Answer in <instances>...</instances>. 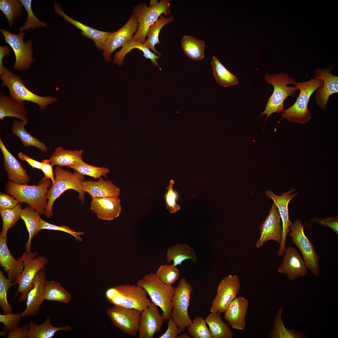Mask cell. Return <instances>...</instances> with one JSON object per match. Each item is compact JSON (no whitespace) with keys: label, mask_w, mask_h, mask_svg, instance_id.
I'll list each match as a JSON object with an SVG mask.
<instances>
[{"label":"cell","mask_w":338,"mask_h":338,"mask_svg":"<svg viewBox=\"0 0 338 338\" xmlns=\"http://www.w3.org/2000/svg\"><path fill=\"white\" fill-rule=\"evenodd\" d=\"M0 264L8 275V278L14 282L22 272V261L16 259L11 253L7 243V238L0 237Z\"/></svg>","instance_id":"obj_26"},{"label":"cell","mask_w":338,"mask_h":338,"mask_svg":"<svg viewBox=\"0 0 338 338\" xmlns=\"http://www.w3.org/2000/svg\"><path fill=\"white\" fill-rule=\"evenodd\" d=\"M45 300L69 303L71 300L70 294L58 282L47 281L44 288Z\"/></svg>","instance_id":"obj_40"},{"label":"cell","mask_w":338,"mask_h":338,"mask_svg":"<svg viewBox=\"0 0 338 338\" xmlns=\"http://www.w3.org/2000/svg\"><path fill=\"white\" fill-rule=\"evenodd\" d=\"M13 285V283L6 279L0 270V306L4 314L13 313L12 306L7 300V294L9 288Z\"/></svg>","instance_id":"obj_46"},{"label":"cell","mask_w":338,"mask_h":338,"mask_svg":"<svg viewBox=\"0 0 338 338\" xmlns=\"http://www.w3.org/2000/svg\"><path fill=\"white\" fill-rule=\"evenodd\" d=\"M51 182L50 179L44 177L37 185L18 184L9 180L5 185V190L19 203H27L40 214L43 215L48 202L46 194Z\"/></svg>","instance_id":"obj_1"},{"label":"cell","mask_w":338,"mask_h":338,"mask_svg":"<svg viewBox=\"0 0 338 338\" xmlns=\"http://www.w3.org/2000/svg\"><path fill=\"white\" fill-rule=\"evenodd\" d=\"M168 320L166 330L159 338H177L178 334L181 332L171 316Z\"/></svg>","instance_id":"obj_53"},{"label":"cell","mask_w":338,"mask_h":338,"mask_svg":"<svg viewBox=\"0 0 338 338\" xmlns=\"http://www.w3.org/2000/svg\"><path fill=\"white\" fill-rule=\"evenodd\" d=\"M156 274L165 284L172 285L178 279L180 273L176 267L172 264L161 265Z\"/></svg>","instance_id":"obj_45"},{"label":"cell","mask_w":338,"mask_h":338,"mask_svg":"<svg viewBox=\"0 0 338 338\" xmlns=\"http://www.w3.org/2000/svg\"><path fill=\"white\" fill-rule=\"evenodd\" d=\"M295 189L292 188L287 192L277 195L271 190L265 192L266 196L271 198L277 207L282 221V236L280 247L278 253L279 256L284 254L287 236L290 231L289 227L292 223L289 218L288 205L290 201L298 194V192L293 193Z\"/></svg>","instance_id":"obj_16"},{"label":"cell","mask_w":338,"mask_h":338,"mask_svg":"<svg viewBox=\"0 0 338 338\" xmlns=\"http://www.w3.org/2000/svg\"><path fill=\"white\" fill-rule=\"evenodd\" d=\"M25 125L22 121L14 120L12 124V132L21 140L25 146H32L38 148L43 153L48 151V149L45 144L33 136L24 128Z\"/></svg>","instance_id":"obj_38"},{"label":"cell","mask_w":338,"mask_h":338,"mask_svg":"<svg viewBox=\"0 0 338 338\" xmlns=\"http://www.w3.org/2000/svg\"><path fill=\"white\" fill-rule=\"evenodd\" d=\"M40 213L33 210L30 206L22 209L20 216L25 222L29 234L28 240L26 243L25 253L31 252V243L33 237L40 230L39 227L41 219Z\"/></svg>","instance_id":"obj_32"},{"label":"cell","mask_w":338,"mask_h":338,"mask_svg":"<svg viewBox=\"0 0 338 338\" xmlns=\"http://www.w3.org/2000/svg\"><path fill=\"white\" fill-rule=\"evenodd\" d=\"M218 313H211L205 319L209 326L212 338H231L233 332L222 320Z\"/></svg>","instance_id":"obj_36"},{"label":"cell","mask_w":338,"mask_h":338,"mask_svg":"<svg viewBox=\"0 0 338 338\" xmlns=\"http://www.w3.org/2000/svg\"><path fill=\"white\" fill-rule=\"evenodd\" d=\"M27 12L26 21L19 28L20 31L30 29L42 28L47 26V23L40 20L33 13L32 8V0H19Z\"/></svg>","instance_id":"obj_43"},{"label":"cell","mask_w":338,"mask_h":338,"mask_svg":"<svg viewBox=\"0 0 338 338\" xmlns=\"http://www.w3.org/2000/svg\"><path fill=\"white\" fill-rule=\"evenodd\" d=\"M18 156L20 159L23 161H26L32 168L41 169L42 166L41 162L35 160L22 152L19 153Z\"/></svg>","instance_id":"obj_56"},{"label":"cell","mask_w":338,"mask_h":338,"mask_svg":"<svg viewBox=\"0 0 338 338\" xmlns=\"http://www.w3.org/2000/svg\"><path fill=\"white\" fill-rule=\"evenodd\" d=\"M41 162L42 166L41 170L44 174V177L50 179L52 182V184H53L54 182V177L53 166L49 161L48 159L42 160Z\"/></svg>","instance_id":"obj_55"},{"label":"cell","mask_w":338,"mask_h":338,"mask_svg":"<svg viewBox=\"0 0 338 338\" xmlns=\"http://www.w3.org/2000/svg\"><path fill=\"white\" fill-rule=\"evenodd\" d=\"M265 79L266 82L272 84L274 88L273 92L269 99L265 110L261 113V116L267 115L266 120L272 114L283 112L284 110V100L289 96H294L298 89L295 87L287 86L289 84H293L296 81L287 74H266L265 75Z\"/></svg>","instance_id":"obj_7"},{"label":"cell","mask_w":338,"mask_h":338,"mask_svg":"<svg viewBox=\"0 0 338 338\" xmlns=\"http://www.w3.org/2000/svg\"><path fill=\"white\" fill-rule=\"evenodd\" d=\"M27 108L24 102H18L2 91L0 94V119L3 120L6 117L17 118L27 125L28 121Z\"/></svg>","instance_id":"obj_27"},{"label":"cell","mask_w":338,"mask_h":338,"mask_svg":"<svg viewBox=\"0 0 338 338\" xmlns=\"http://www.w3.org/2000/svg\"><path fill=\"white\" fill-rule=\"evenodd\" d=\"M248 308L247 299L243 296L237 297L224 312V318L233 329L245 331Z\"/></svg>","instance_id":"obj_22"},{"label":"cell","mask_w":338,"mask_h":338,"mask_svg":"<svg viewBox=\"0 0 338 338\" xmlns=\"http://www.w3.org/2000/svg\"><path fill=\"white\" fill-rule=\"evenodd\" d=\"M280 219L277 207L273 203L267 217L259 227L260 237L256 244L257 248L270 240L275 241L280 244L282 236V227L280 224Z\"/></svg>","instance_id":"obj_17"},{"label":"cell","mask_w":338,"mask_h":338,"mask_svg":"<svg viewBox=\"0 0 338 338\" xmlns=\"http://www.w3.org/2000/svg\"><path fill=\"white\" fill-rule=\"evenodd\" d=\"M181 44L182 50L188 57L196 61L203 59L205 47L204 41L185 35L182 38Z\"/></svg>","instance_id":"obj_35"},{"label":"cell","mask_w":338,"mask_h":338,"mask_svg":"<svg viewBox=\"0 0 338 338\" xmlns=\"http://www.w3.org/2000/svg\"><path fill=\"white\" fill-rule=\"evenodd\" d=\"M284 254L283 261L278 268V272L285 274L292 281L299 277H305L307 273L308 269L298 251L290 246L285 248Z\"/></svg>","instance_id":"obj_19"},{"label":"cell","mask_w":338,"mask_h":338,"mask_svg":"<svg viewBox=\"0 0 338 338\" xmlns=\"http://www.w3.org/2000/svg\"><path fill=\"white\" fill-rule=\"evenodd\" d=\"M211 64L214 78L219 85L227 87L238 84L237 77L225 68L216 56L213 57Z\"/></svg>","instance_id":"obj_39"},{"label":"cell","mask_w":338,"mask_h":338,"mask_svg":"<svg viewBox=\"0 0 338 338\" xmlns=\"http://www.w3.org/2000/svg\"><path fill=\"white\" fill-rule=\"evenodd\" d=\"M289 235L300 251L307 269L316 277L320 275V257L315 252L312 243L305 235L304 226L300 218L289 227Z\"/></svg>","instance_id":"obj_10"},{"label":"cell","mask_w":338,"mask_h":338,"mask_svg":"<svg viewBox=\"0 0 338 338\" xmlns=\"http://www.w3.org/2000/svg\"><path fill=\"white\" fill-rule=\"evenodd\" d=\"M0 31L4 37V42L11 47L14 52L15 61L13 69L21 71L30 68L34 61L33 41L29 39L24 42L26 32L20 31L15 34L3 28L0 29Z\"/></svg>","instance_id":"obj_12"},{"label":"cell","mask_w":338,"mask_h":338,"mask_svg":"<svg viewBox=\"0 0 338 338\" xmlns=\"http://www.w3.org/2000/svg\"><path fill=\"white\" fill-rule=\"evenodd\" d=\"M191 337L189 335H188L187 333H183L180 336L177 337V338H189Z\"/></svg>","instance_id":"obj_58"},{"label":"cell","mask_w":338,"mask_h":338,"mask_svg":"<svg viewBox=\"0 0 338 338\" xmlns=\"http://www.w3.org/2000/svg\"><path fill=\"white\" fill-rule=\"evenodd\" d=\"M98 181H84L82 185L84 190L92 198L118 197L120 190L110 180H104L101 177Z\"/></svg>","instance_id":"obj_28"},{"label":"cell","mask_w":338,"mask_h":338,"mask_svg":"<svg viewBox=\"0 0 338 338\" xmlns=\"http://www.w3.org/2000/svg\"><path fill=\"white\" fill-rule=\"evenodd\" d=\"M90 209L99 218L112 220L121 212L120 200L118 197L92 198Z\"/></svg>","instance_id":"obj_24"},{"label":"cell","mask_w":338,"mask_h":338,"mask_svg":"<svg viewBox=\"0 0 338 338\" xmlns=\"http://www.w3.org/2000/svg\"><path fill=\"white\" fill-rule=\"evenodd\" d=\"M21 314L13 313L0 315V322L4 327L3 330L0 332L1 336H6L8 333L18 327L20 324Z\"/></svg>","instance_id":"obj_48"},{"label":"cell","mask_w":338,"mask_h":338,"mask_svg":"<svg viewBox=\"0 0 338 338\" xmlns=\"http://www.w3.org/2000/svg\"><path fill=\"white\" fill-rule=\"evenodd\" d=\"M240 281L236 275L224 277L219 283L210 311L221 314L224 312L237 297L240 288Z\"/></svg>","instance_id":"obj_14"},{"label":"cell","mask_w":338,"mask_h":338,"mask_svg":"<svg viewBox=\"0 0 338 338\" xmlns=\"http://www.w3.org/2000/svg\"><path fill=\"white\" fill-rule=\"evenodd\" d=\"M158 306L152 302L141 312L139 338H152L160 330L164 320Z\"/></svg>","instance_id":"obj_21"},{"label":"cell","mask_w":338,"mask_h":338,"mask_svg":"<svg viewBox=\"0 0 338 338\" xmlns=\"http://www.w3.org/2000/svg\"><path fill=\"white\" fill-rule=\"evenodd\" d=\"M23 6L19 0H0V10L7 18L9 26H12L21 16Z\"/></svg>","instance_id":"obj_41"},{"label":"cell","mask_w":338,"mask_h":338,"mask_svg":"<svg viewBox=\"0 0 338 338\" xmlns=\"http://www.w3.org/2000/svg\"><path fill=\"white\" fill-rule=\"evenodd\" d=\"M323 83L322 79L317 78L302 82H295L293 84L300 90V94L294 103L283 111V118L300 124L309 122L312 118L311 113L307 108L310 98Z\"/></svg>","instance_id":"obj_4"},{"label":"cell","mask_w":338,"mask_h":338,"mask_svg":"<svg viewBox=\"0 0 338 338\" xmlns=\"http://www.w3.org/2000/svg\"><path fill=\"white\" fill-rule=\"evenodd\" d=\"M334 65L327 69H321L317 68L314 72L315 78L322 79L323 83L316 90L315 100L316 104L323 110H325L329 97L338 92V76L333 75L332 70Z\"/></svg>","instance_id":"obj_20"},{"label":"cell","mask_w":338,"mask_h":338,"mask_svg":"<svg viewBox=\"0 0 338 338\" xmlns=\"http://www.w3.org/2000/svg\"><path fill=\"white\" fill-rule=\"evenodd\" d=\"M0 148L3 157V166L10 181L15 183L27 185L30 178L20 162L7 149L1 138Z\"/></svg>","instance_id":"obj_23"},{"label":"cell","mask_w":338,"mask_h":338,"mask_svg":"<svg viewBox=\"0 0 338 338\" xmlns=\"http://www.w3.org/2000/svg\"><path fill=\"white\" fill-rule=\"evenodd\" d=\"M147 294L143 288L136 284H126L108 289L105 295L114 305L135 309L141 312L152 303Z\"/></svg>","instance_id":"obj_5"},{"label":"cell","mask_w":338,"mask_h":338,"mask_svg":"<svg viewBox=\"0 0 338 338\" xmlns=\"http://www.w3.org/2000/svg\"><path fill=\"white\" fill-rule=\"evenodd\" d=\"M19 203L14 197L0 192V210L13 208Z\"/></svg>","instance_id":"obj_52"},{"label":"cell","mask_w":338,"mask_h":338,"mask_svg":"<svg viewBox=\"0 0 338 338\" xmlns=\"http://www.w3.org/2000/svg\"><path fill=\"white\" fill-rule=\"evenodd\" d=\"M82 150H65L62 147L56 148L49 160L52 165L60 166H70L82 164L84 162L82 158Z\"/></svg>","instance_id":"obj_30"},{"label":"cell","mask_w":338,"mask_h":338,"mask_svg":"<svg viewBox=\"0 0 338 338\" xmlns=\"http://www.w3.org/2000/svg\"><path fill=\"white\" fill-rule=\"evenodd\" d=\"M167 262L173 261L174 266L181 265L186 259H190L193 262L197 260L196 254L193 248L187 244L177 243L169 248L166 254Z\"/></svg>","instance_id":"obj_34"},{"label":"cell","mask_w":338,"mask_h":338,"mask_svg":"<svg viewBox=\"0 0 338 338\" xmlns=\"http://www.w3.org/2000/svg\"><path fill=\"white\" fill-rule=\"evenodd\" d=\"M54 173V182L46 194L48 202L44 214L48 218L53 215L52 207L55 201L65 191L72 189L77 191L79 194L78 197L82 204L84 202L86 192L82 183L84 179V175L76 171L72 173L59 166L55 167Z\"/></svg>","instance_id":"obj_2"},{"label":"cell","mask_w":338,"mask_h":338,"mask_svg":"<svg viewBox=\"0 0 338 338\" xmlns=\"http://www.w3.org/2000/svg\"><path fill=\"white\" fill-rule=\"evenodd\" d=\"M0 79L2 81V85L8 88L10 96L17 102H31L38 105L40 109L43 110L46 108L48 105L58 100L54 96H42L34 93L25 86L20 76L13 73L4 66L2 73L0 74Z\"/></svg>","instance_id":"obj_6"},{"label":"cell","mask_w":338,"mask_h":338,"mask_svg":"<svg viewBox=\"0 0 338 338\" xmlns=\"http://www.w3.org/2000/svg\"><path fill=\"white\" fill-rule=\"evenodd\" d=\"M37 254L36 252H24L18 259L23 262L24 268L13 284L14 285H18L15 296L20 294L19 302L26 301L28 293L33 287V282L34 277L40 270L45 268L47 263V259L44 256L35 258Z\"/></svg>","instance_id":"obj_9"},{"label":"cell","mask_w":338,"mask_h":338,"mask_svg":"<svg viewBox=\"0 0 338 338\" xmlns=\"http://www.w3.org/2000/svg\"><path fill=\"white\" fill-rule=\"evenodd\" d=\"M136 285L143 288L152 302L161 308L164 320H168L173 309L172 299L175 288L165 284L156 274L152 273L144 275L137 282Z\"/></svg>","instance_id":"obj_3"},{"label":"cell","mask_w":338,"mask_h":338,"mask_svg":"<svg viewBox=\"0 0 338 338\" xmlns=\"http://www.w3.org/2000/svg\"><path fill=\"white\" fill-rule=\"evenodd\" d=\"M29 326L24 324L10 331L8 334L7 338H28V332Z\"/></svg>","instance_id":"obj_54"},{"label":"cell","mask_w":338,"mask_h":338,"mask_svg":"<svg viewBox=\"0 0 338 338\" xmlns=\"http://www.w3.org/2000/svg\"><path fill=\"white\" fill-rule=\"evenodd\" d=\"M284 310L280 306L274 319L272 329L269 332V338H306L304 332L300 330L289 329L285 327L282 316Z\"/></svg>","instance_id":"obj_33"},{"label":"cell","mask_w":338,"mask_h":338,"mask_svg":"<svg viewBox=\"0 0 338 338\" xmlns=\"http://www.w3.org/2000/svg\"><path fill=\"white\" fill-rule=\"evenodd\" d=\"M112 324L124 333L135 337L138 332L141 312L139 310L114 305L107 310Z\"/></svg>","instance_id":"obj_13"},{"label":"cell","mask_w":338,"mask_h":338,"mask_svg":"<svg viewBox=\"0 0 338 338\" xmlns=\"http://www.w3.org/2000/svg\"><path fill=\"white\" fill-rule=\"evenodd\" d=\"M193 290L192 285L184 278L180 280L175 288L171 316L181 332H184L192 321L188 315V308Z\"/></svg>","instance_id":"obj_11"},{"label":"cell","mask_w":338,"mask_h":338,"mask_svg":"<svg viewBox=\"0 0 338 338\" xmlns=\"http://www.w3.org/2000/svg\"><path fill=\"white\" fill-rule=\"evenodd\" d=\"M10 52V50L8 46H0V74L2 73L4 67L3 64V59L8 55Z\"/></svg>","instance_id":"obj_57"},{"label":"cell","mask_w":338,"mask_h":338,"mask_svg":"<svg viewBox=\"0 0 338 338\" xmlns=\"http://www.w3.org/2000/svg\"><path fill=\"white\" fill-rule=\"evenodd\" d=\"M61 6L60 3L55 2L54 5V12L63 17L66 21L81 30L82 35L92 39L96 47L103 51L104 43L110 32L98 30L74 20L65 13Z\"/></svg>","instance_id":"obj_25"},{"label":"cell","mask_w":338,"mask_h":338,"mask_svg":"<svg viewBox=\"0 0 338 338\" xmlns=\"http://www.w3.org/2000/svg\"><path fill=\"white\" fill-rule=\"evenodd\" d=\"M39 227L40 230L48 229L52 230L59 231L67 233L74 237L76 240L81 242L82 239L81 236L84 234L83 231H77L67 226H58L45 222L41 218L40 219Z\"/></svg>","instance_id":"obj_49"},{"label":"cell","mask_w":338,"mask_h":338,"mask_svg":"<svg viewBox=\"0 0 338 338\" xmlns=\"http://www.w3.org/2000/svg\"><path fill=\"white\" fill-rule=\"evenodd\" d=\"M22 203H19L13 208L0 210L3 222V227L0 237L7 238L8 230L12 228L18 221L21 219L20 213L22 210Z\"/></svg>","instance_id":"obj_42"},{"label":"cell","mask_w":338,"mask_h":338,"mask_svg":"<svg viewBox=\"0 0 338 338\" xmlns=\"http://www.w3.org/2000/svg\"><path fill=\"white\" fill-rule=\"evenodd\" d=\"M206 324L205 319L202 317H195L187 327L190 336L194 338H212L210 331Z\"/></svg>","instance_id":"obj_44"},{"label":"cell","mask_w":338,"mask_h":338,"mask_svg":"<svg viewBox=\"0 0 338 338\" xmlns=\"http://www.w3.org/2000/svg\"><path fill=\"white\" fill-rule=\"evenodd\" d=\"M138 26L136 18L132 14L124 26L117 31L110 32L104 45L103 55L106 62H110L113 52L132 38L133 34L136 33Z\"/></svg>","instance_id":"obj_15"},{"label":"cell","mask_w":338,"mask_h":338,"mask_svg":"<svg viewBox=\"0 0 338 338\" xmlns=\"http://www.w3.org/2000/svg\"><path fill=\"white\" fill-rule=\"evenodd\" d=\"M51 317L49 316L41 324L38 325L33 321H30L28 338H51L54 336L55 333L59 331L68 332L73 330L71 327L68 325L62 327L54 326L51 323Z\"/></svg>","instance_id":"obj_31"},{"label":"cell","mask_w":338,"mask_h":338,"mask_svg":"<svg viewBox=\"0 0 338 338\" xmlns=\"http://www.w3.org/2000/svg\"><path fill=\"white\" fill-rule=\"evenodd\" d=\"M174 20L173 16L166 17L162 15H161L157 20L149 28L146 35L147 39L144 44L153 52L161 56V53L157 51L155 48L156 45L161 44L159 38V33L165 25L171 23Z\"/></svg>","instance_id":"obj_37"},{"label":"cell","mask_w":338,"mask_h":338,"mask_svg":"<svg viewBox=\"0 0 338 338\" xmlns=\"http://www.w3.org/2000/svg\"><path fill=\"white\" fill-rule=\"evenodd\" d=\"M122 48L116 52L114 55L113 63L119 66L123 64V60L126 55L133 49H136L141 51L143 53V56L147 59H150L152 64L155 66L161 68L156 60L159 59V57L151 52L150 49L139 42L131 38L127 41L122 46Z\"/></svg>","instance_id":"obj_29"},{"label":"cell","mask_w":338,"mask_h":338,"mask_svg":"<svg viewBox=\"0 0 338 338\" xmlns=\"http://www.w3.org/2000/svg\"><path fill=\"white\" fill-rule=\"evenodd\" d=\"M174 183L173 180L170 181L169 185L166 187L167 192L165 195L166 208L171 213H175L180 209L179 205L176 202L177 194L173 190Z\"/></svg>","instance_id":"obj_50"},{"label":"cell","mask_w":338,"mask_h":338,"mask_svg":"<svg viewBox=\"0 0 338 338\" xmlns=\"http://www.w3.org/2000/svg\"><path fill=\"white\" fill-rule=\"evenodd\" d=\"M69 167L84 175L89 176L95 178H100L102 176L106 177L107 174L109 172V169L107 168L93 166L84 162Z\"/></svg>","instance_id":"obj_47"},{"label":"cell","mask_w":338,"mask_h":338,"mask_svg":"<svg viewBox=\"0 0 338 338\" xmlns=\"http://www.w3.org/2000/svg\"><path fill=\"white\" fill-rule=\"evenodd\" d=\"M312 221L322 225L331 228L338 236V216L330 217L323 218H314L311 219Z\"/></svg>","instance_id":"obj_51"},{"label":"cell","mask_w":338,"mask_h":338,"mask_svg":"<svg viewBox=\"0 0 338 338\" xmlns=\"http://www.w3.org/2000/svg\"><path fill=\"white\" fill-rule=\"evenodd\" d=\"M47 280L45 268L40 270L34 277L33 287L28 293L26 300V308L21 314L22 318L36 316L43 301L44 287Z\"/></svg>","instance_id":"obj_18"},{"label":"cell","mask_w":338,"mask_h":338,"mask_svg":"<svg viewBox=\"0 0 338 338\" xmlns=\"http://www.w3.org/2000/svg\"><path fill=\"white\" fill-rule=\"evenodd\" d=\"M132 14L136 17L138 24L136 33L132 38L144 44L146 40L150 27L156 22L160 16L171 15L170 1L161 0L156 4L147 6L145 4L140 3L133 7Z\"/></svg>","instance_id":"obj_8"}]
</instances>
